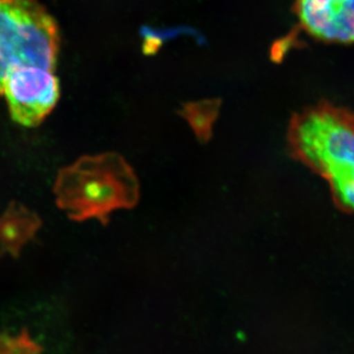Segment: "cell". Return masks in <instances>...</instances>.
<instances>
[{"label":"cell","mask_w":354,"mask_h":354,"mask_svg":"<svg viewBox=\"0 0 354 354\" xmlns=\"http://www.w3.org/2000/svg\"><path fill=\"white\" fill-rule=\"evenodd\" d=\"M291 156L329 183L335 204L354 213V113L321 102L291 118Z\"/></svg>","instance_id":"1"},{"label":"cell","mask_w":354,"mask_h":354,"mask_svg":"<svg viewBox=\"0 0 354 354\" xmlns=\"http://www.w3.org/2000/svg\"><path fill=\"white\" fill-rule=\"evenodd\" d=\"M57 203L73 221L95 218L106 225L114 211L132 209L140 198L139 180L116 153L86 156L59 172Z\"/></svg>","instance_id":"2"},{"label":"cell","mask_w":354,"mask_h":354,"mask_svg":"<svg viewBox=\"0 0 354 354\" xmlns=\"http://www.w3.org/2000/svg\"><path fill=\"white\" fill-rule=\"evenodd\" d=\"M59 43L57 22L38 0H0V95L17 67L55 72Z\"/></svg>","instance_id":"3"},{"label":"cell","mask_w":354,"mask_h":354,"mask_svg":"<svg viewBox=\"0 0 354 354\" xmlns=\"http://www.w3.org/2000/svg\"><path fill=\"white\" fill-rule=\"evenodd\" d=\"M59 94L55 72L37 66L13 69L6 77L2 92L12 120L27 127H37L50 114Z\"/></svg>","instance_id":"4"},{"label":"cell","mask_w":354,"mask_h":354,"mask_svg":"<svg viewBox=\"0 0 354 354\" xmlns=\"http://www.w3.org/2000/svg\"><path fill=\"white\" fill-rule=\"evenodd\" d=\"M300 30L329 44H354V0H295Z\"/></svg>","instance_id":"5"},{"label":"cell","mask_w":354,"mask_h":354,"mask_svg":"<svg viewBox=\"0 0 354 354\" xmlns=\"http://www.w3.org/2000/svg\"><path fill=\"white\" fill-rule=\"evenodd\" d=\"M39 227L38 216L19 204H11L0 218V248L2 252L16 256Z\"/></svg>","instance_id":"6"},{"label":"cell","mask_w":354,"mask_h":354,"mask_svg":"<svg viewBox=\"0 0 354 354\" xmlns=\"http://www.w3.org/2000/svg\"><path fill=\"white\" fill-rule=\"evenodd\" d=\"M221 104L220 99L202 100L186 102L179 109V115L189 124L201 143H207L213 137L214 124L220 115Z\"/></svg>","instance_id":"7"},{"label":"cell","mask_w":354,"mask_h":354,"mask_svg":"<svg viewBox=\"0 0 354 354\" xmlns=\"http://www.w3.org/2000/svg\"><path fill=\"white\" fill-rule=\"evenodd\" d=\"M140 35L142 38V53L146 57H153L167 41L181 36L192 37L199 44L205 43L204 36L187 26L164 28V29L143 26L140 30Z\"/></svg>","instance_id":"8"},{"label":"cell","mask_w":354,"mask_h":354,"mask_svg":"<svg viewBox=\"0 0 354 354\" xmlns=\"http://www.w3.org/2000/svg\"><path fill=\"white\" fill-rule=\"evenodd\" d=\"M0 354H39V348L24 333L18 337L0 335Z\"/></svg>","instance_id":"9"},{"label":"cell","mask_w":354,"mask_h":354,"mask_svg":"<svg viewBox=\"0 0 354 354\" xmlns=\"http://www.w3.org/2000/svg\"><path fill=\"white\" fill-rule=\"evenodd\" d=\"M300 29L298 26L293 28L292 31L288 32L283 38L276 39L270 48V59L274 64H281L285 60L286 55L292 48H300L299 35Z\"/></svg>","instance_id":"10"}]
</instances>
